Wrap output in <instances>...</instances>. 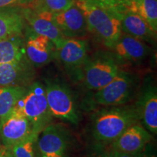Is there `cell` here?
Here are the masks:
<instances>
[{
    "instance_id": "cell-1",
    "label": "cell",
    "mask_w": 157,
    "mask_h": 157,
    "mask_svg": "<svg viewBox=\"0 0 157 157\" xmlns=\"http://www.w3.org/2000/svg\"><path fill=\"white\" fill-rule=\"evenodd\" d=\"M138 121L134 105L109 106L94 115L92 133L98 142L112 143L125 129Z\"/></svg>"
},
{
    "instance_id": "cell-2",
    "label": "cell",
    "mask_w": 157,
    "mask_h": 157,
    "mask_svg": "<svg viewBox=\"0 0 157 157\" xmlns=\"http://www.w3.org/2000/svg\"><path fill=\"white\" fill-rule=\"evenodd\" d=\"M75 4L85 17L88 31L95 35L106 48H111L122 33L119 15L84 0H75Z\"/></svg>"
},
{
    "instance_id": "cell-3",
    "label": "cell",
    "mask_w": 157,
    "mask_h": 157,
    "mask_svg": "<svg viewBox=\"0 0 157 157\" xmlns=\"http://www.w3.org/2000/svg\"><path fill=\"white\" fill-rule=\"evenodd\" d=\"M139 78L135 74L120 71L109 84L93 94L92 101L102 106L127 105L137 95Z\"/></svg>"
},
{
    "instance_id": "cell-4",
    "label": "cell",
    "mask_w": 157,
    "mask_h": 157,
    "mask_svg": "<svg viewBox=\"0 0 157 157\" xmlns=\"http://www.w3.org/2000/svg\"><path fill=\"white\" fill-rule=\"evenodd\" d=\"M15 106L30 121L33 131L38 134L52 120V116L49 109L44 85L39 82L28 86L26 93Z\"/></svg>"
},
{
    "instance_id": "cell-5",
    "label": "cell",
    "mask_w": 157,
    "mask_h": 157,
    "mask_svg": "<svg viewBox=\"0 0 157 157\" xmlns=\"http://www.w3.org/2000/svg\"><path fill=\"white\" fill-rule=\"evenodd\" d=\"M82 70V79L90 90H100L111 82L120 71L119 63L112 53L99 52L87 59Z\"/></svg>"
},
{
    "instance_id": "cell-6",
    "label": "cell",
    "mask_w": 157,
    "mask_h": 157,
    "mask_svg": "<svg viewBox=\"0 0 157 157\" xmlns=\"http://www.w3.org/2000/svg\"><path fill=\"white\" fill-rule=\"evenodd\" d=\"M44 88L49 109L52 117L77 124L80 121V115L70 88L56 80L46 81Z\"/></svg>"
},
{
    "instance_id": "cell-7",
    "label": "cell",
    "mask_w": 157,
    "mask_h": 157,
    "mask_svg": "<svg viewBox=\"0 0 157 157\" xmlns=\"http://www.w3.org/2000/svg\"><path fill=\"white\" fill-rule=\"evenodd\" d=\"M32 132L30 121L16 106L0 118V140L7 148L24 140Z\"/></svg>"
},
{
    "instance_id": "cell-8",
    "label": "cell",
    "mask_w": 157,
    "mask_h": 157,
    "mask_svg": "<svg viewBox=\"0 0 157 157\" xmlns=\"http://www.w3.org/2000/svg\"><path fill=\"white\" fill-rule=\"evenodd\" d=\"M139 121L153 135L157 134V90L152 78H146L137 93L134 105Z\"/></svg>"
},
{
    "instance_id": "cell-9",
    "label": "cell",
    "mask_w": 157,
    "mask_h": 157,
    "mask_svg": "<svg viewBox=\"0 0 157 157\" xmlns=\"http://www.w3.org/2000/svg\"><path fill=\"white\" fill-rule=\"evenodd\" d=\"M68 131L61 124H50L36 140L40 157H64L68 144Z\"/></svg>"
},
{
    "instance_id": "cell-10",
    "label": "cell",
    "mask_w": 157,
    "mask_h": 157,
    "mask_svg": "<svg viewBox=\"0 0 157 157\" xmlns=\"http://www.w3.org/2000/svg\"><path fill=\"white\" fill-rule=\"evenodd\" d=\"M22 9L25 23L32 32L48 37L56 49L61 46L66 38L52 22V13L27 7H22Z\"/></svg>"
},
{
    "instance_id": "cell-11",
    "label": "cell",
    "mask_w": 157,
    "mask_h": 157,
    "mask_svg": "<svg viewBox=\"0 0 157 157\" xmlns=\"http://www.w3.org/2000/svg\"><path fill=\"white\" fill-rule=\"evenodd\" d=\"M52 21L66 39L82 38L88 32L85 17L75 2L66 10L52 13Z\"/></svg>"
},
{
    "instance_id": "cell-12",
    "label": "cell",
    "mask_w": 157,
    "mask_h": 157,
    "mask_svg": "<svg viewBox=\"0 0 157 157\" xmlns=\"http://www.w3.org/2000/svg\"><path fill=\"white\" fill-rule=\"evenodd\" d=\"M109 49L119 63L121 62L138 63L148 56L151 51L146 42L123 32Z\"/></svg>"
},
{
    "instance_id": "cell-13",
    "label": "cell",
    "mask_w": 157,
    "mask_h": 157,
    "mask_svg": "<svg viewBox=\"0 0 157 157\" xmlns=\"http://www.w3.org/2000/svg\"><path fill=\"white\" fill-rule=\"evenodd\" d=\"M151 133L139 123L131 125L111 143V149L130 155L140 154L151 140Z\"/></svg>"
},
{
    "instance_id": "cell-14",
    "label": "cell",
    "mask_w": 157,
    "mask_h": 157,
    "mask_svg": "<svg viewBox=\"0 0 157 157\" xmlns=\"http://www.w3.org/2000/svg\"><path fill=\"white\" fill-rule=\"evenodd\" d=\"M89 45L81 38L66 39L60 48L56 49V57L67 71H77L88 58Z\"/></svg>"
},
{
    "instance_id": "cell-15",
    "label": "cell",
    "mask_w": 157,
    "mask_h": 157,
    "mask_svg": "<svg viewBox=\"0 0 157 157\" xmlns=\"http://www.w3.org/2000/svg\"><path fill=\"white\" fill-rule=\"evenodd\" d=\"M34 68L26 56L17 61L0 65V87L30 85L34 76Z\"/></svg>"
},
{
    "instance_id": "cell-16",
    "label": "cell",
    "mask_w": 157,
    "mask_h": 157,
    "mask_svg": "<svg viewBox=\"0 0 157 157\" xmlns=\"http://www.w3.org/2000/svg\"><path fill=\"white\" fill-rule=\"evenodd\" d=\"M25 56L34 68L48 64L56 58V48L47 36L32 32L25 44Z\"/></svg>"
},
{
    "instance_id": "cell-17",
    "label": "cell",
    "mask_w": 157,
    "mask_h": 157,
    "mask_svg": "<svg viewBox=\"0 0 157 157\" xmlns=\"http://www.w3.org/2000/svg\"><path fill=\"white\" fill-rule=\"evenodd\" d=\"M123 33L143 42H154L156 38V32L136 13L126 11L119 15Z\"/></svg>"
},
{
    "instance_id": "cell-18",
    "label": "cell",
    "mask_w": 157,
    "mask_h": 157,
    "mask_svg": "<svg viewBox=\"0 0 157 157\" xmlns=\"http://www.w3.org/2000/svg\"><path fill=\"white\" fill-rule=\"evenodd\" d=\"M25 25L22 7H0V39L22 36Z\"/></svg>"
},
{
    "instance_id": "cell-19",
    "label": "cell",
    "mask_w": 157,
    "mask_h": 157,
    "mask_svg": "<svg viewBox=\"0 0 157 157\" xmlns=\"http://www.w3.org/2000/svg\"><path fill=\"white\" fill-rule=\"evenodd\" d=\"M25 56V43L22 36L0 39V65L17 61Z\"/></svg>"
},
{
    "instance_id": "cell-20",
    "label": "cell",
    "mask_w": 157,
    "mask_h": 157,
    "mask_svg": "<svg viewBox=\"0 0 157 157\" xmlns=\"http://www.w3.org/2000/svg\"><path fill=\"white\" fill-rule=\"evenodd\" d=\"M128 11L136 13L157 31V0H131Z\"/></svg>"
},
{
    "instance_id": "cell-21",
    "label": "cell",
    "mask_w": 157,
    "mask_h": 157,
    "mask_svg": "<svg viewBox=\"0 0 157 157\" xmlns=\"http://www.w3.org/2000/svg\"><path fill=\"white\" fill-rule=\"evenodd\" d=\"M23 86L0 87V118L7 115L26 93Z\"/></svg>"
},
{
    "instance_id": "cell-22",
    "label": "cell",
    "mask_w": 157,
    "mask_h": 157,
    "mask_svg": "<svg viewBox=\"0 0 157 157\" xmlns=\"http://www.w3.org/2000/svg\"><path fill=\"white\" fill-rule=\"evenodd\" d=\"M74 2L75 0H34L27 7L58 13L69 8Z\"/></svg>"
},
{
    "instance_id": "cell-23",
    "label": "cell",
    "mask_w": 157,
    "mask_h": 157,
    "mask_svg": "<svg viewBox=\"0 0 157 157\" xmlns=\"http://www.w3.org/2000/svg\"><path fill=\"white\" fill-rule=\"evenodd\" d=\"M38 135V133L32 132L24 140L12 147L10 151L13 156L14 157H36L34 147Z\"/></svg>"
},
{
    "instance_id": "cell-24",
    "label": "cell",
    "mask_w": 157,
    "mask_h": 157,
    "mask_svg": "<svg viewBox=\"0 0 157 157\" xmlns=\"http://www.w3.org/2000/svg\"><path fill=\"white\" fill-rule=\"evenodd\" d=\"M90 4L112 11L118 15L128 11L131 0H84Z\"/></svg>"
},
{
    "instance_id": "cell-25",
    "label": "cell",
    "mask_w": 157,
    "mask_h": 157,
    "mask_svg": "<svg viewBox=\"0 0 157 157\" xmlns=\"http://www.w3.org/2000/svg\"><path fill=\"white\" fill-rule=\"evenodd\" d=\"M34 0H0V7H21L29 6Z\"/></svg>"
},
{
    "instance_id": "cell-26",
    "label": "cell",
    "mask_w": 157,
    "mask_h": 157,
    "mask_svg": "<svg viewBox=\"0 0 157 157\" xmlns=\"http://www.w3.org/2000/svg\"><path fill=\"white\" fill-rule=\"evenodd\" d=\"M107 157H135L133 155H130L125 153L119 151L111 149V151H109L107 154Z\"/></svg>"
},
{
    "instance_id": "cell-27",
    "label": "cell",
    "mask_w": 157,
    "mask_h": 157,
    "mask_svg": "<svg viewBox=\"0 0 157 157\" xmlns=\"http://www.w3.org/2000/svg\"><path fill=\"white\" fill-rule=\"evenodd\" d=\"M1 157H14V156H13V154H12L10 149L7 148V150L5 151V153H4V154H2V156Z\"/></svg>"
},
{
    "instance_id": "cell-28",
    "label": "cell",
    "mask_w": 157,
    "mask_h": 157,
    "mask_svg": "<svg viewBox=\"0 0 157 157\" xmlns=\"http://www.w3.org/2000/svg\"><path fill=\"white\" fill-rule=\"evenodd\" d=\"M135 157H154V156H151V155H148L146 154H143V151L140 153V154L135 155Z\"/></svg>"
},
{
    "instance_id": "cell-29",
    "label": "cell",
    "mask_w": 157,
    "mask_h": 157,
    "mask_svg": "<svg viewBox=\"0 0 157 157\" xmlns=\"http://www.w3.org/2000/svg\"><path fill=\"white\" fill-rule=\"evenodd\" d=\"M89 157H107V154H93L90 156Z\"/></svg>"
},
{
    "instance_id": "cell-30",
    "label": "cell",
    "mask_w": 157,
    "mask_h": 157,
    "mask_svg": "<svg viewBox=\"0 0 157 157\" xmlns=\"http://www.w3.org/2000/svg\"><path fill=\"white\" fill-rule=\"evenodd\" d=\"M6 150H7V148L4 146L3 145L2 146H0V157L2 156V154L5 153Z\"/></svg>"
},
{
    "instance_id": "cell-31",
    "label": "cell",
    "mask_w": 157,
    "mask_h": 157,
    "mask_svg": "<svg viewBox=\"0 0 157 157\" xmlns=\"http://www.w3.org/2000/svg\"><path fill=\"white\" fill-rule=\"evenodd\" d=\"M0 141H1V140H0Z\"/></svg>"
}]
</instances>
